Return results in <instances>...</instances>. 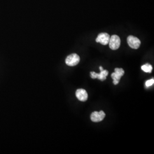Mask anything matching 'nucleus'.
Here are the masks:
<instances>
[{
	"label": "nucleus",
	"instance_id": "1",
	"mask_svg": "<svg viewBox=\"0 0 154 154\" xmlns=\"http://www.w3.org/2000/svg\"><path fill=\"white\" fill-rule=\"evenodd\" d=\"M80 61V57L79 56L75 54H72L70 55H68L66 58L65 62L66 65L69 66H74L77 65Z\"/></svg>",
	"mask_w": 154,
	"mask_h": 154
},
{
	"label": "nucleus",
	"instance_id": "2",
	"mask_svg": "<svg viewBox=\"0 0 154 154\" xmlns=\"http://www.w3.org/2000/svg\"><path fill=\"white\" fill-rule=\"evenodd\" d=\"M109 44L111 49L113 50H117L120 47L121 39L117 35H113L110 37Z\"/></svg>",
	"mask_w": 154,
	"mask_h": 154
},
{
	"label": "nucleus",
	"instance_id": "3",
	"mask_svg": "<svg viewBox=\"0 0 154 154\" xmlns=\"http://www.w3.org/2000/svg\"><path fill=\"white\" fill-rule=\"evenodd\" d=\"M125 74V71L123 69L116 68L115 72L112 73L111 78L113 79V83L116 85L118 84L121 77Z\"/></svg>",
	"mask_w": 154,
	"mask_h": 154
},
{
	"label": "nucleus",
	"instance_id": "4",
	"mask_svg": "<svg viewBox=\"0 0 154 154\" xmlns=\"http://www.w3.org/2000/svg\"><path fill=\"white\" fill-rule=\"evenodd\" d=\"M127 41L129 46L134 49H138L140 47V45L141 44V42L139 39L132 35L128 36L127 37Z\"/></svg>",
	"mask_w": 154,
	"mask_h": 154
},
{
	"label": "nucleus",
	"instance_id": "5",
	"mask_svg": "<svg viewBox=\"0 0 154 154\" xmlns=\"http://www.w3.org/2000/svg\"><path fill=\"white\" fill-rule=\"evenodd\" d=\"M106 114L103 111H100L99 112L98 111H94L90 116L91 120L94 122H99L103 120L105 118Z\"/></svg>",
	"mask_w": 154,
	"mask_h": 154
},
{
	"label": "nucleus",
	"instance_id": "6",
	"mask_svg": "<svg viewBox=\"0 0 154 154\" xmlns=\"http://www.w3.org/2000/svg\"><path fill=\"white\" fill-rule=\"evenodd\" d=\"M110 38V35L107 33H100L96 38V42L103 45H106L109 44Z\"/></svg>",
	"mask_w": 154,
	"mask_h": 154
},
{
	"label": "nucleus",
	"instance_id": "7",
	"mask_svg": "<svg viewBox=\"0 0 154 154\" xmlns=\"http://www.w3.org/2000/svg\"><path fill=\"white\" fill-rule=\"evenodd\" d=\"M109 74V72L106 70L101 71L100 73H96L95 72H90V76L93 79L98 78L100 81H103L106 79V77Z\"/></svg>",
	"mask_w": 154,
	"mask_h": 154
},
{
	"label": "nucleus",
	"instance_id": "8",
	"mask_svg": "<svg viewBox=\"0 0 154 154\" xmlns=\"http://www.w3.org/2000/svg\"><path fill=\"white\" fill-rule=\"evenodd\" d=\"M75 95L78 100L82 102H85L88 98V94L87 91L83 88L78 89L76 91Z\"/></svg>",
	"mask_w": 154,
	"mask_h": 154
},
{
	"label": "nucleus",
	"instance_id": "9",
	"mask_svg": "<svg viewBox=\"0 0 154 154\" xmlns=\"http://www.w3.org/2000/svg\"><path fill=\"white\" fill-rule=\"evenodd\" d=\"M142 70L146 72L151 73L152 70V66L149 63H146L141 67Z\"/></svg>",
	"mask_w": 154,
	"mask_h": 154
},
{
	"label": "nucleus",
	"instance_id": "10",
	"mask_svg": "<svg viewBox=\"0 0 154 154\" xmlns=\"http://www.w3.org/2000/svg\"><path fill=\"white\" fill-rule=\"evenodd\" d=\"M154 78H152V79H149V80L147 81L146 82V86L147 88H149V87H150V86H152V85H154Z\"/></svg>",
	"mask_w": 154,
	"mask_h": 154
},
{
	"label": "nucleus",
	"instance_id": "11",
	"mask_svg": "<svg viewBox=\"0 0 154 154\" xmlns=\"http://www.w3.org/2000/svg\"><path fill=\"white\" fill-rule=\"evenodd\" d=\"M99 69H100V72L102 71V70H103V67H102V66H100V67H99Z\"/></svg>",
	"mask_w": 154,
	"mask_h": 154
}]
</instances>
